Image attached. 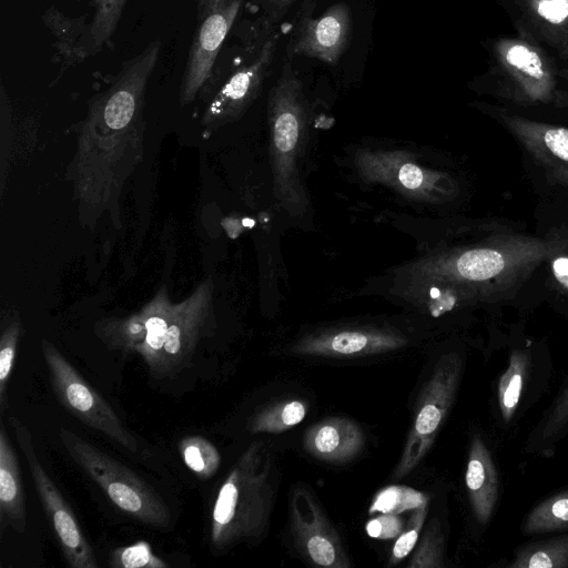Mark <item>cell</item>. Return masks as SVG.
<instances>
[{
    "instance_id": "1",
    "label": "cell",
    "mask_w": 568,
    "mask_h": 568,
    "mask_svg": "<svg viewBox=\"0 0 568 568\" xmlns=\"http://www.w3.org/2000/svg\"><path fill=\"white\" fill-rule=\"evenodd\" d=\"M211 280L180 303L165 287L139 312L97 323L98 337L111 349L138 354L153 378L171 377L186 367L213 316Z\"/></svg>"
},
{
    "instance_id": "2",
    "label": "cell",
    "mask_w": 568,
    "mask_h": 568,
    "mask_svg": "<svg viewBox=\"0 0 568 568\" xmlns=\"http://www.w3.org/2000/svg\"><path fill=\"white\" fill-rule=\"evenodd\" d=\"M277 490V469L264 443H252L221 485L211 514L210 540L223 551L254 542L267 531Z\"/></svg>"
},
{
    "instance_id": "3",
    "label": "cell",
    "mask_w": 568,
    "mask_h": 568,
    "mask_svg": "<svg viewBox=\"0 0 568 568\" xmlns=\"http://www.w3.org/2000/svg\"><path fill=\"white\" fill-rule=\"evenodd\" d=\"M59 437L75 464L122 513L141 524L169 528L171 515L166 504L134 471L67 428L59 429Z\"/></svg>"
},
{
    "instance_id": "4",
    "label": "cell",
    "mask_w": 568,
    "mask_h": 568,
    "mask_svg": "<svg viewBox=\"0 0 568 568\" xmlns=\"http://www.w3.org/2000/svg\"><path fill=\"white\" fill-rule=\"evenodd\" d=\"M41 351L58 402L87 426L108 436L126 450L136 453L139 446L133 434L55 345L43 338Z\"/></svg>"
},
{
    "instance_id": "5",
    "label": "cell",
    "mask_w": 568,
    "mask_h": 568,
    "mask_svg": "<svg viewBox=\"0 0 568 568\" xmlns=\"http://www.w3.org/2000/svg\"><path fill=\"white\" fill-rule=\"evenodd\" d=\"M463 369L458 354L444 355L436 364L417 404L394 478L407 476L424 459L438 435L455 399Z\"/></svg>"
},
{
    "instance_id": "6",
    "label": "cell",
    "mask_w": 568,
    "mask_h": 568,
    "mask_svg": "<svg viewBox=\"0 0 568 568\" xmlns=\"http://www.w3.org/2000/svg\"><path fill=\"white\" fill-rule=\"evenodd\" d=\"M10 424L64 560L71 568H97L99 564L93 549L71 506L40 463L29 428L16 417L10 418Z\"/></svg>"
},
{
    "instance_id": "7",
    "label": "cell",
    "mask_w": 568,
    "mask_h": 568,
    "mask_svg": "<svg viewBox=\"0 0 568 568\" xmlns=\"http://www.w3.org/2000/svg\"><path fill=\"white\" fill-rule=\"evenodd\" d=\"M244 0H217L199 19L193 34L182 82L180 101L190 104L210 79L220 50L240 12Z\"/></svg>"
},
{
    "instance_id": "8",
    "label": "cell",
    "mask_w": 568,
    "mask_h": 568,
    "mask_svg": "<svg viewBox=\"0 0 568 568\" xmlns=\"http://www.w3.org/2000/svg\"><path fill=\"white\" fill-rule=\"evenodd\" d=\"M291 529L297 550L313 565L327 568L351 567L336 529L306 488L297 487L293 490Z\"/></svg>"
},
{
    "instance_id": "9",
    "label": "cell",
    "mask_w": 568,
    "mask_h": 568,
    "mask_svg": "<svg viewBox=\"0 0 568 568\" xmlns=\"http://www.w3.org/2000/svg\"><path fill=\"white\" fill-rule=\"evenodd\" d=\"M352 30V12L344 2L329 6L315 18L313 13H300L290 54L334 65L345 52Z\"/></svg>"
},
{
    "instance_id": "10",
    "label": "cell",
    "mask_w": 568,
    "mask_h": 568,
    "mask_svg": "<svg viewBox=\"0 0 568 568\" xmlns=\"http://www.w3.org/2000/svg\"><path fill=\"white\" fill-rule=\"evenodd\" d=\"M275 51L276 38L271 33L261 42L253 58L233 72L214 95L202 115L203 125L209 128L225 123L248 105L270 73Z\"/></svg>"
},
{
    "instance_id": "11",
    "label": "cell",
    "mask_w": 568,
    "mask_h": 568,
    "mask_svg": "<svg viewBox=\"0 0 568 568\" xmlns=\"http://www.w3.org/2000/svg\"><path fill=\"white\" fill-rule=\"evenodd\" d=\"M364 443L362 428L344 417L323 419L312 425L303 437V446L310 455L333 464H343L355 458Z\"/></svg>"
},
{
    "instance_id": "12",
    "label": "cell",
    "mask_w": 568,
    "mask_h": 568,
    "mask_svg": "<svg viewBox=\"0 0 568 568\" xmlns=\"http://www.w3.org/2000/svg\"><path fill=\"white\" fill-rule=\"evenodd\" d=\"M405 344V338L394 334L341 331L304 341L295 351L317 356H363L398 349Z\"/></svg>"
},
{
    "instance_id": "13",
    "label": "cell",
    "mask_w": 568,
    "mask_h": 568,
    "mask_svg": "<svg viewBox=\"0 0 568 568\" xmlns=\"http://www.w3.org/2000/svg\"><path fill=\"white\" fill-rule=\"evenodd\" d=\"M465 483L475 517L486 525L497 501L498 477L490 452L479 435L470 442Z\"/></svg>"
},
{
    "instance_id": "14",
    "label": "cell",
    "mask_w": 568,
    "mask_h": 568,
    "mask_svg": "<svg viewBox=\"0 0 568 568\" xmlns=\"http://www.w3.org/2000/svg\"><path fill=\"white\" fill-rule=\"evenodd\" d=\"M0 524L23 532L27 508L19 458L11 445L3 423L0 424Z\"/></svg>"
},
{
    "instance_id": "15",
    "label": "cell",
    "mask_w": 568,
    "mask_h": 568,
    "mask_svg": "<svg viewBox=\"0 0 568 568\" xmlns=\"http://www.w3.org/2000/svg\"><path fill=\"white\" fill-rule=\"evenodd\" d=\"M43 21L55 37V45L68 62H75L89 55L88 28L84 18L71 19L55 8L49 9Z\"/></svg>"
},
{
    "instance_id": "16",
    "label": "cell",
    "mask_w": 568,
    "mask_h": 568,
    "mask_svg": "<svg viewBox=\"0 0 568 568\" xmlns=\"http://www.w3.org/2000/svg\"><path fill=\"white\" fill-rule=\"evenodd\" d=\"M510 568H568V535L521 547Z\"/></svg>"
},
{
    "instance_id": "17",
    "label": "cell",
    "mask_w": 568,
    "mask_h": 568,
    "mask_svg": "<svg viewBox=\"0 0 568 568\" xmlns=\"http://www.w3.org/2000/svg\"><path fill=\"white\" fill-rule=\"evenodd\" d=\"M307 413L304 402L292 399L282 400L258 412L250 423L254 434H276L300 424Z\"/></svg>"
},
{
    "instance_id": "18",
    "label": "cell",
    "mask_w": 568,
    "mask_h": 568,
    "mask_svg": "<svg viewBox=\"0 0 568 568\" xmlns=\"http://www.w3.org/2000/svg\"><path fill=\"white\" fill-rule=\"evenodd\" d=\"M529 359L525 351H514L498 384V404L504 422L514 416L523 390Z\"/></svg>"
},
{
    "instance_id": "19",
    "label": "cell",
    "mask_w": 568,
    "mask_h": 568,
    "mask_svg": "<svg viewBox=\"0 0 568 568\" xmlns=\"http://www.w3.org/2000/svg\"><path fill=\"white\" fill-rule=\"evenodd\" d=\"M568 526V491L551 496L537 505L523 523V532L544 534Z\"/></svg>"
},
{
    "instance_id": "20",
    "label": "cell",
    "mask_w": 568,
    "mask_h": 568,
    "mask_svg": "<svg viewBox=\"0 0 568 568\" xmlns=\"http://www.w3.org/2000/svg\"><path fill=\"white\" fill-rule=\"evenodd\" d=\"M183 463L201 479L212 477L221 465V455L213 443L202 436H187L180 440Z\"/></svg>"
},
{
    "instance_id": "21",
    "label": "cell",
    "mask_w": 568,
    "mask_h": 568,
    "mask_svg": "<svg viewBox=\"0 0 568 568\" xmlns=\"http://www.w3.org/2000/svg\"><path fill=\"white\" fill-rule=\"evenodd\" d=\"M126 0H94L95 10L88 28L89 54L99 51L113 36Z\"/></svg>"
},
{
    "instance_id": "22",
    "label": "cell",
    "mask_w": 568,
    "mask_h": 568,
    "mask_svg": "<svg viewBox=\"0 0 568 568\" xmlns=\"http://www.w3.org/2000/svg\"><path fill=\"white\" fill-rule=\"evenodd\" d=\"M427 504L428 497L424 493L404 485H390L375 495L368 514L399 515L407 510L427 506Z\"/></svg>"
},
{
    "instance_id": "23",
    "label": "cell",
    "mask_w": 568,
    "mask_h": 568,
    "mask_svg": "<svg viewBox=\"0 0 568 568\" xmlns=\"http://www.w3.org/2000/svg\"><path fill=\"white\" fill-rule=\"evenodd\" d=\"M22 332L20 316L10 315L2 325L0 337V410L4 413L8 405V385L14 364Z\"/></svg>"
},
{
    "instance_id": "24",
    "label": "cell",
    "mask_w": 568,
    "mask_h": 568,
    "mask_svg": "<svg viewBox=\"0 0 568 568\" xmlns=\"http://www.w3.org/2000/svg\"><path fill=\"white\" fill-rule=\"evenodd\" d=\"M444 554V537L440 529V523L433 518L413 554L408 567L410 568H440Z\"/></svg>"
},
{
    "instance_id": "25",
    "label": "cell",
    "mask_w": 568,
    "mask_h": 568,
    "mask_svg": "<svg viewBox=\"0 0 568 568\" xmlns=\"http://www.w3.org/2000/svg\"><path fill=\"white\" fill-rule=\"evenodd\" d=\"M504 267L503 256L490 250H474L464 253L457 261L458 273L469 280H486Z\"/></svg>"
},
{
    "instance_id": "26",
    "label": "cell",
    "mask_w": 568,
    "mask_h": 568,
    "mask_svg": "<svg viewBox=\"0 0 568 568\" xmlns=\"http://www.w3.org/2000/svg\"><path fill=\"white\" fill-rule=\"evenodd\" d=\"M109 565L113 568H166L169 566L153 554L151 545L145 540L113 549Z\"/></svg>"
},
{
    "instance_id": "27",
    "label": "cell",
    "mask_w": 568,
    "mask_h": 568,
    "mask_svg": "<svg viewBox=\"0 0 568 568\" xmlns=\"http://www.w3.org/2000/svg\"><path fill=\"white\" fill-rule=\"evenodd\" d=\"M426 515L427 506H423L413 510V514L410 515L408 523L405 525L404 530L395 540L389 558L390 565L399 562L415 548L419 532L425 523Z\"/></svg>"
},
{
    "instance_id": "28",
    "label": "cell",
    "mask_w": 568,
    "mask_h": 568,
    "mask_svg": "<svg viewBox=\"0 0 568 568\" xmlns=\"http://www.w3.org/2000/svg\"><path fill=\"white\" fill-rule=\"evenodd\" d=\"M568 429V384L552 404L539 433L540 444L550 445Z\"/></svg>"
},
{
    "instance_id": "29",
    "label": "cell",
    "mask_w": 568,
    "mask_h": 568,
    "mask_svg": "<svg viewBox=\"0 0 568 568\" xmlns=\"http://www.w3.org/2000/svg\"><path fill=\"white\" fill-rule=\"evenodd\" d=\"M404 528L405 524L402 518L394 514H382L365 525L366 534L376 539L397 538Z\"/></svg>"
},
{
    "instance_id": "30",
    "label": "cell",
    "mask_w": 568,
    "mask_h": 568,
    "mask_svg": "<svg viewBox=\"0 0 568 568\" xmlns=\"http://www.w3.org/2000/svg\"><path fill=\"white\" fill-rule=\"evenodd\" d=\"M506 60L515 68L528 72L530 75L540 78L541 64L538 55L525 45L515 44L506 52Z\"/></svg>"
},
{
    "instance_id": "31",
    "label": "cell",
    "mask_w": 568,
    "mask_h": 568,
    "mask_svg": "<svg viewBox=\"0 0 568 568\" xmlns=\"http://www.w3.org/2000/svg\"><path fill=\"white\" fill-rule=\"evenodd\" d=\"M264 11L271 22L282 19L286 11L292 7L295 0H254ZM317 0H305L302 8L314 9Z\"/></svg>"
},
{
    "instance_id": "32",
    "label": "cell",
    "mask_w": 568,
    "mask_h": 568,
    "mask_svg": "<svg viewBox=\"0 0 568 568\" xmlns=\"http://www.w3.org/2000/svg\"><path fill=\"white\" fill-rule=\"evenodd\" d=\"M541 17L552 23H559L568 17V0H544L538 6Z\"/></svg>"
},
{
    "instance_id": "33",
    "label": "cell",
    "mask_w": 568,
    "mask_h": 568,
    "mask_svg": "<svg viewBox=\"0 0 568 568\" xmlns=\"http://www.w3.org/2000/svg\"><path fill=\"white\" fill-rule=\"evenodd\" d=\"M398 180L406 189L416 190L422 186L424 174L418 166L407 163L400 168Z\"/></svg>"
},
{
    "instance_id": "34",
    "label": "cell",
    "mask_w": 568,
    "mask_h": 568,
    "mask_svg": "<svg viewBox=\"0 0 568 568\" xmlns=\"http://www.w3.org/2000/svg\"><path fill=\"white\" fill-rule=\"evenodd\" d=\"M555 274L566 284L568 278V258H559L554 263Z\"/></svg>"
},
{
    "instance_id": "35",
    "label": "cell",
    "mask_w": 568,
    "mask_h": 568,
    "mask_svg": "<svg viewBox=\"0 0 568 568\" xmlns=\"http://www.w3.org/2000/svg\"><path fill=\"white\" fill-rule=\"evenodd\" d=\"M217 0H199L197 1V17L199 19L203 17L209 9L216 2Z\"/></svg>"
},
{
    "instance_id": "36",
    "label": "cell",
    "mask_w": 568,
    "mask_h": 568,
    "mask_svg": "<svg viewBox=\"0 0 568 568\" xmlns=\"http://www.w3.org/2000/svg\"><path fill=\"white\" fill-rule=\"evenodd\" d=\"M94 1V0H93Z\"/></svg>"
}]
</instances>
